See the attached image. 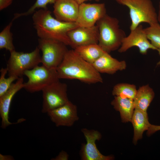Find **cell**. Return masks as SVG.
Returning <instances> with one entry per match:
<instances>
[{
    "mask_svg": "<svg viewBox=\"0 0 160 160\" xmlns=\"http://www.w3.org/2000/svg\"><path fill=\"white\" fill-rule=\"evenodd\" d=\"M13 21L12 20L0 33V49H5L10 52L15 50L13 43V34L10 31Z\"/></svg>",
    "mask_w": 160,
    "mask_h": 160,
    "instance_id": "23",
    "label": "cell"
},
{
    "mask_svg": "<svg viewBox=\"0 0 160 160\" xmlns=\"http://www.w3.org/2000/svg\"><path fill=\"white\" fill-rule=\"evenodd\" d=\"M81 131L86 138V143L83 145L81 153L82 160H111L113 157L102 154L96 146L95 142L101 137L100 133L97 130L82 128Z\"/></svg>",
    "mask_w": 160,
    "mask_h": 160,
    "instance_id": "11",
    "label": "cell"
},
{
    "mask_svg": "<svg viewBox=\"0 0 160 160\" xmlns=\"http://www.w3.org/2000/svg\"><path fill=\"white\" fill-rule=\"evenodd\" d=\"M76 1L79 4V5L82 3H84V2L88 0H74ZM96 1H98L100 0H93Z\"/></svg>",
    "mask_w": 160,
    "mask_h": 160,
    "instance_id": "30",
    "label": "cell"
},
{
    "mask_svg": "<svg viewBox=\"0 0 160 160\" xmlns=\"http://www.w3.org/2000/svg\"><path fill=\"white\" fill-rule=\"evenodd\" d=\"M69 156L65 151H62L55 158L52 160H67L68 159Z\"/></svg>",
    "mask_w": 160,
    "mask_h": 160,
    "instance_id": "26",
    "label": "cell"
},
{
    "mask_svg": "<svg viewBox=\"0 0 160 160\" xmlns=\"http://www.w3.org/2000/svg\"><path fill=\"white\" fill-rule=\"evenodd\" d=\"M67 86L59 80L47 86L42 90L41 112L47 113L69 101L67 94Z\"/></svg>",
    "mask_w": 160,
    "mask_h": 160,
    "instance_id": "8",
    "label": "cell"
},
{
    "mask_svg": "<svg viewBox=\"0 0 160 160\" xmlns=\"http://www.w3.org/2000/svg\"><path fill=\"white\" fill-rule=\"evenodd\" d=\"M22 77H19L15 83H12L9 89L0 96V115L1 118V127L5 129L13 124L9 120V112L11 102L15 94L24 87Z\"/></svg>",
    "mask_w": 160,
    "mask_h": 160,
    "instance_id": "14",
    "label": "cell"
},
{
    "mask_svg": "<svg viewBox=\"0 0 160 160\" xmlns=\"http://www.w3.org/2000/svg\"><path fill=\"white\" fill-rule=\"evenodd\" d=\"M74 49L84 60L91 64L105 52L98 44L77 47Z\"/></svg>",
    "mask_w": 160,
    "mask_h": 160,
    "instance_id": "20",
    "label": "cell"
},
{
    "mask_svg": "<svg viewBox=\"0 0 160 160\" xmlns=\"http://www.w3.org/2000/svg\"><path fill=\"white\" fill-rule=\"evenodd\" d=\"M47 113L57 127H71L79 119L76 106L70 101Z\"/></svg>",
    "mask_w": 160,
    "mask_h": 160,
    "instance_id": "12",
    "label": "cell"
},
{
    "mask_svg": "<svg viewBox=\"0 0 160 160\" xmlns=\"http://www.w3.org/2000/svg\"><path fill=\"white\" fill-rule=\"evenodd\" d=\"M99 73L113 74L118 71L126 69L127 64L124 60L119 61L105 52L92 64Z\"/></svg>",
    "mask_w": 160,
    "mask_h": 160,
    "instance_id": "16",
    "label": "cell"
},
{
    "mask_svg": "<svg viewBox=\"0 0 160 160\" xmlns=\"http://www.w3.org/2000/svg\"><path fill=\"white\" fill-rule=\"evenodd\" d=\"M24 75L28 80L24 83L23 88L31 93L42 91L45 87L60 79L56 69L49 68L43 65H38L26 71Z\"/></svg>",
    "mask_w": 160,
    "mask_h": 160,
    "instance_id": "6",
    "label": "cell"
},
{
    "mask_svg": "<svg viewBox=\"0 0 160 160\" xmlns=\"http://www.w3.org/2000/svg\"><path fill=\"white\" fill-rule=\"evenodd\" d=\"M38 47L42 52V65L51 69H56L68 50L67 45L52 39L39 38Z\"/></svg>",
    "mask_w": 160,
    "mask_h": 160,
    "instance_id": "7",
    "label": "cell"
},
{
    "mask_svg": "<svg viewBox=\"0 0 160 160\" xmlns=\"http://www.w3.org/2000/svg\"><path fill=\"white\" fill-rule=\"evenodd\" d=\"M131 122L134 130L133 143L135 144L142 138L143 132L148 130L151 124L148 121L147 112L136 109H135Z\"/></svg>",
    "mask_w": 160,
    "mask_h": 160,
    "instance_id": "17",
    "label": "cell"
},
{
    "mask_svg": "<svg viewBox=\"0 0 160 160\" xmlns=\"http://www.w3.org/2000/svg\"><path fill=\"white\" fill-rule=\"evenodd\" d=\"M159 130H160V125H156L151 124L147 130V135L148 136H150Z\"/></svg>",
    "mask_w": 160,
    "mask_h": 160,
    "instance_id": "27",
    "label": "cell"
},
{
    "mask_svg": "<svg viewBox=\"0 0 160 160\" xmlns=\"http://www.w3.org/2000/svg\"><path fill=\"white\" fill-rule=\"evenodd\" d=\"M13 0H0V10L6 8L12 3Z\"/></svg>",
    "mask_w": 160,
    "mask_h": 160,
    "instance_id": "28",
    "label": "cell"
},
{
    "mask_svg": "<svg viewBox=\"0 0 160 160\" xmlns=\"http://www.w3.org/2000/svg\"><path fill=\"white\" fill-rule=\"evenodd\" d=\"M137 89L136 86L133 84L120 83L115 85L112 91L113 95L134 99Z\"/></svg>",
    "mask_w": 160,
    "mask_h": 160,
    "instance_id": "21",
    "label": "cell"
},
{
    "mask_svg": "<svg viewBox=\"0 0 160 160\" xmlns=\"http://www.w3.org/2000/svg\"><path fill=\"white\" fill-rule=\"evenodd\" d=\"M40 51L37 47L29 53L18 52L15 50L10 52L7 67L8 76L22 77L25 71L38 65L41 63Z\"/></svg>",
    "mask_w": 160,
    "mask_h": 160,
    "instance_id": "5",
    "label": "cell"
},
{
    "mask_svg": "<svg viewBox=\"0 0 160 160\" xmlns=\"http://www.w3.org/2000/svg\"><path fill=\"white\" fill-rule=\"evenodd\" d=\"M106 10L105 4L82 3L79 5L78 17L75 22L79 27H90L105 16Z\"/></svg>",
    "mask_w": 160,
    "mask_h": 160,
    "instance_id": "9",
    "label": "cell"
},
{
    "mask_svg": "<svg viewBox=\"0 0 160 160\" xmlns=\"http://www.w3.org/2000/svg\"><path fill=\"white\" fill-rule=\"evenodd\" d=\"M96 24L99 30V45L109 53L118 49L126 36L124 31L120 28L118 20L107 14Z\"/></svg>",
    "mask_w": 160,
    "mask_h": 160,
    "instance_id": "3",
    "label": "cell"
},
{
    "mask_svg": "<svg viewBox=\"0 0 160 160\" xmlns=\"http://www.w3.org/2000/svg\"><path fill=\"white\" fill-rule=\"evenodd\" d=\"M130 31L123 39L118 49L119 52H125L134 47H137L140 53L143 55H146L149 49L156 50L148 40L142 25H140Z\"/></svg>",
    "mask_w": 160,
    "mask_h": 160,
    "instance_id": "10",
    "label": "cell"
},
{
    "mask_svg": "<svg viewBox=\"0 0 160 160\" xmlns=\"http://www.w3.org/2000/svg\"><path fill=\"white\" fill-rule=\"evenodd\" d=\"M56 0H36L35 3L27 11L21 13H15L14 14L13 20H15L20 17L28 16L36 11L37 8L47 9V6L49 4H54Z\"/></svg>",
    "mask_w": 160,
    "mask_h": 160,
    "instance_id": "25",
    "label": "cell"
},
{
    "mask_svg": "<svg viewBox=\"0 0 160 160\" xmlns=\"http://www.w3.org/2000/svg\"><path fill=\"white\" fill-rule=\"evenodd\" d=\"M0 96L4 94L10 88L13 82L19 78L15 76H9L5 78V75L8 73L7 68H2L0 71Z\"/></svg>",
    "mask_w": 160,
    "mask_h": 160,
    "instance_id": "24",
    "label": "cell"
},
{
    "mask_svg": "<svg viewBox=\"0 0 160 160\" xmlns=\"http://www.w3.org/2000/svg\"><path fill=\"white\" fill-rule=\"evenodd\" d=\"M111 104L115 110L119 112L122 122L131 121L135 109L133 100L115 96Z\"/></svg>",
    "mask_w": 160,
    "mask_h": 160,
    "instance_id": "18",
    "label": "cell"
},
{
    "mask_svg": "<svg viewBox=\"0 0 160 160\" xmlns=\"http://www.w3.org/2000/svg\"><path fill=\"white\" fill-rule=\"evenodd\" d=\"M99 34L96 25L90 27H78L67 33L73 49L77 47L98 44Z\"/></svg>",
    "mask_w": 160,
    "mask_h": 160,
    "instance_id": "13",
    "label": "cell"
},
{
    "mask_svg": "<svg viewBox=\"0 0 160 160\" xmlns=\"http://www.w3.org/2000/svg\"><path fill=\"white\" fill-rule=\"evenodd\" d=\"M56 70L59 79H76L88 84L103 82L100 73L74 49L68 50Z\"/></svg>",
    "mask_w": 160,
    "mask_h": 160,
    "instance_id": "2",
    "label": "cell"
},
{
    "mask_svg": "<svg viewBox=\"0 0 160 160\" xmlns=\"http://www.w3.org/2000/svg\"><path fill=\"white\" fill-rule=\"evenodd\" d=\"M157 20L158 22L160 24V1L159 3V11L157 14Z\"/></svg>",
    "mask_w": 160,
    "mask_h": 160,
    "instance_id": "31",
    "label": "cell"
},
{
    "mask_svg": "<svg viewBox=\"0 0 160 160\" xmlns=\"http://www.w3.org/2000/svg\"><path fill=\"white\" fill-rule=\"evenodd\" d=\"M48 9H41L33 13L34 27L39 38L50 39L62 42L72 48L68 33L79 27L76 22L60 21L54 18Z\"/></svg>",
    "mask_w": 160,
    "mask_h": 160,
    "instance_id": "1",
    "label": "cell"
},
{
    "mask_svg": "<svg viewBox=\"0 0 160 160\" xmlns=\"http://www.w3.org/2000/svg\"><path fill=\"white\" fill-rule=\"evenodd\" d=\"M147 38L160 55V24L158 22L149 25L144 28ZM157 65H160V60Z\"/></svg>",
    "mask_w": 160,
    "mask_h": 160,
    "instance_id": "22",
    "label": "cell"
},
{
    "mask_svg": "<svg viewBox=\"0 0 160 160\" xmlns=\"http://www.w3.org/2000/svg\"><path fill=\"white\" fill-rule=\"evenodd\" d=\"M79 4L74 0H56L53 6V13L57 19L62 21L75 22Z\"/></svg>",
    "mask_w": 160,
    "mask_h": 160,
    "instance_id": "15",
    "label": "cell"
},
{
    "mask_svg": "<svg viewBox=\"0 0 160 160\" xmlns=\"http://www.w3.org/2000/svg\"><path fill=\"white\" fill-rule=\"evenodd\" d=\"M116 1L129 9L131 21L130 31L135 29L142 23H146L150 25L158 22L157 14L151 0Z\"/></svg>",
    "mask_w": 160,
    "mask_h": 160,
    "instance_id": "4",
    "label": "cell"
},
{
    "mask_svg": "<svg viewBox=\"0 0 160 160\" xmlns=\"http://www.w3.org/2000/svg\"><path fill=\"white\" fill-rule=\"evenodd\" d=\"M154 96L153 90L148 84L140 87L137 90L133 100L135 109L147 112Z\"/></svg>",
    "mask_w": 160,
    "mask_h": 160,
    "instance_id": "19",
    "label": "cell"
},
{
    "mask_svg": "<svg viewBox=\"0 0 160 160\" xmlns=\"http://www.w3.org/2000/svg\"><path fill=\"white\" fill-rule=\"evenodd\" d=\"M13 157L10 155H3L0 154V160H14Z\"/></svg>",
    "mask_w": 160,
    "mask_h": 160,
    "instance_id": "29",
    "label": "cell"
}]
</instances>
